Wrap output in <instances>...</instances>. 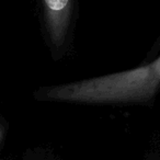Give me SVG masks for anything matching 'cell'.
Segmentation results:
<instances>
[{
  "mask_svg": "<svg viewBox=\"0 0 160 160\" xmlns=\"http://www.w3.org/2000/svg\"><path fill=\"white\" fill-rule=\"evenodd\" d=\"M46 6V14L49 18L52 27H56L59 30L64 25V17L69 10L70 0H44Z\"/></svg>",
  "mask_w": 160,
  "mask_h": 160,
  "instance_id": "cell-1",
  "label": "cell"
},
{
  "mask_svg": "<svg viewBox=\"0 0 160 160\" xmlns=\"http://www.w3.org/2000/svg\"><path fill=\"white\" fill-rule=\"evenodd\" d=\"M152 71L155 72V78L159 81L160 80V59H158L157 62H155Z\"/></svg>",
  "mask_w": 160,
  "mask_h": 160,
  "instance_id": "cell-2",
  "label": "cell"
}]
</instances>
